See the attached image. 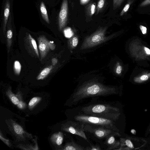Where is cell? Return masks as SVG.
Returning a JSON list of instances; mask_svg holds the SVG:
<instances>
[{"instance_id": "obj_1", "label": "cell", "mask_w": 150, "mask_h": 150, "mask_svg": "<svg viewBox=\"0 0 150 150\" xmlns=\"http://www.w3.org/2000/svg\"><path fill=\"white\" fill-rule=\"evenodd\" d=\"M116 93L114 87L95 81L85 82L73 92L69 99V105L75 106L82 100L98 96H106Z\"/></svg>"}, {"instance_id": "obj_2", "label": "cell", "mask_w": 150, "mask_h": 150, "mask_svg": "<svg viewBox=\"0 0 150 150\" xmlns=\"http://www.w3.org/2000/svg\"><path fill=\"white\" fill-rule=\"evenodd\" d=\"M82 113L85 115L116 120L118 116L117 108L108 103H97L84 106L81 107Z\"/></svg>"}, {"instance_id": "obj_3", "label": "cell", "mask_w": 150, "mask_h": 150, "mask_svg": "<svg viewBox=\"0 0 150 150\" xmlns=\"http://www.w3.org/2000/svg\"><path fill=\"white\" fill-rule=\"evenodd\" d=\"M107 28V26L100 27L93 34L86 37L80 50H84L93 47L112 38L114 34L108 36H105Z\"/></svg>"}, {"instance_id": "obj_4", "label": "cell", "mask_w": 150, "mask_h": 150, "mask_svg": "<svg viewBox=\"0 0 150 150\" xmlns=\"http://www.w3.org/2000/svg\"><path fill=\"white\" fill-rule=\"evenodd\" d=\"M74 119L75 121L84 124L102 126L117 131L114 120L101 117L94 116L79 113L75 115Z\"/></svg>"}, {"instance_id": "obj_5", "label": "cell", "mask_w": 150, "mask_h": 150, "mask_svg": "<svg viewBox=\"0 0 150 150\" xmlns=\"http://www.w3.org/2000/svg\"><path fill=\"white\" fill-rule=\"evenodd\" d=\"M84 123L81 122L68 121L62 125L61 130L78 135L88 141L84 132Z\"/></svg>"}, {"instance_id": "obj_6", "label": "cell", "mask_w": 150, "mask_h": 150, "mask_svg": "<svg viewBox=\"0 0 150 150\" xmlns=\"http://www.w3.org/2000/svg\"><path fill=\"white\" fill-rule=\"evenodd\" d=\"M84 124V131L93 134L99 139L106 138L110 135L115 136L117 134L116 131L104 127L88 124Z\"/></svg>"}, {"instance_id": "obj_7", "label": "cell", "mask_w": 150, "mask_h": 150, "mask_svg": "<svg viewBox=\"0 0 150 150\" xmlns=\"http://www.w3.org/2000/svg\"><path fill=\"white\" fill-rule=\"evenodd\" d=\"M6 122L9 130L19 141L25 140L26 138L32 139L31 134L25 132L21 126L13 120L10 119Z\"/></svg>"}, {"instance_id": "obj_8", "label": "cell", "mask_w": 150, "mask_h": 150, "mask_svg": "<svg viewBox=\"0 0 150 150\" xmlns=\"http://www.w3.org/2000/svg\"><path fill=\"white\" fill-rule=\"evenodd\" d=\"M68 13L67 0H63L58 17V25L59 30H62L66 25Z\"/></svg>"}, {"instance_id": "obj_9", "label": "cell", "mask_w": 150, "mask_h": 150, "mask_svg": "<svg viewBox=\"0 0 150 150\" xmlns=\"http://www.w3.org/2000/svg\"><path fill=\"white\" fill-rule=\"evenodd\" d=\"M38 40L41 59L42 60L45 57L50 49V41L43 35L40 36Z\"/></svg>"}, {"instance_id": "obj_10", "label": "cell", "mask_w": 150, "mask_h": 150, "mask_svg": "<svg viewBox=\"0 0 150 150\" xmlns=\"http://www.w3.org/2000/svg\"><path fill=\"white\" fill-rule=\"evenodd\" d=\"M26 43L29 52L33 55H36L39 57V54L36 41L29 34L26 38Z\"/></svg>"}, {"instance_id": "obj_11", "label": "cell", "mask_w": 150, "mask_h": 150, "mask_svg": "<svg viewBox=\"0 0 150 150\" xmlns=\"http://www.w3.org/2000/svg\"><path fill=\"white\" fill-rule=\"evenodd\" d=\"M114 136L110 135L105 138V144L108 146L106 150H115L118 146L119 143L115 140Z\"/></svg>"}, {"instance_id": "obj_12", "label": "cell", "mask_w": 150, "mask_h": 150, "mask_svg": "<svg viewBox=\"0 0 150 150\" xmlns=\"http://www.w3.org/2000/svg\"><path fill=\"white\" fill-rule=\"evenodd\" d=\"M64 135L61 132L54 133L51 136L50 139L51 142L58 146H61L63 141Z\"/></svg>"}, {"instance_id": "obj_13", "label": "cell", "mask_w": 150, "mask_h": 150, "mask_svg": "<svg viewBox=\"0 0 150 150\" xmlns=\"http://www.w3.org/2000/svg\"><path fill=\"white\" fill-rule=\"evenodd\" d=\"M62 150H85L86 148L80 146L73 141L66 143Z\"/></svg>"}, {"instance_id": "obj_14", "label": "cell", "mask_w": 150, "mask_h": 150, "mask_svg": "<svg viewBox=\"0 0 150 150\" xmlns=\"http://www.w3.org/2000/svg\"><path fill=\"white\" fill-rule=\"evenodd\" d=\"M10 4L9 0H6L4 12L3 30L5 34L6 27L10 13Z\"/></svg>"}, {"instance_id": "obj_15", "label": "cell", "mask_w": 150, "mask_h": 150, "mask_svg": "<svg viewBox=\"0 0 150 150\" xmlns=\"http://www.w3.org/2000/svg\"><path fill=\"white\" fill-rule=\"evenodd\" d=\"M6 94L13 104L17 105L18 103L19 100L18 93L15 95L13 93L11 87H9L8 88L6 91Z\"/></svg>"}, {"instance_id": "obj_16", "label": "cell", "mask_w": 150, "mask_h": 150, "mask_svg": "<svg viewBox=\"0 0 150 150\" xmlns=\"http://www.w3.org/2000/svg\"><path fill=\"white\" fill-rule=\"evenodd\" d=\"M40 10L43 19L47 23H49L50 21L47 11L45 4L42 1L41 2L40 4Z\"/></svg>"}, {"instance_id": "obj_17", "label": "cell", "mask_w": 150, "mask_h": 150, "mask_svg": "<svg viewBox=\"0 0 150 150\" xmlns=\"http://www.w3.org/2000/svg\"><path fill=\"white\" fill-rule=\"evenodd\" d=\"M52 69V66H50L44 68L38 76L37 79L39 80L44 79L50 73Z\"/></svg>"}, {"instance_id": "obj_18", "label": "cell", "mask_w": 150, "mask_h": 150, "mask_svg": "<svg viewBox=\"0 0 150 150\" xmlns=\"http://www.w3.org/2000/svg\"><path fill=\"white\" fill-rule=\"evenodd\" d=\"M7 47L8 52L10 50V47L12 42L13 33L12 30L10 29L8 30L7 32Z\"/></svg>"}, {"instance_id": "obj_19", "label": "cell", "mask_w": 150, "mask_h": 150, "mask_svg": "<svg viewBox=\"0 0 150 150\" xmlns=\"http://www.w3.org/2000/svg\"><path fill=\"white\" fill-rule=\"evenodd\" d=\"M41 98L35 97L32 98L28 103V107L30 110L33 109L41 100Z\"/></svg>"}, {"instance_id": "obj_20", "label": "cell", "mask_w": 150, "mask_h": 150, "mask_svg": "<svg viewBox=\"0 0 150 150\" xmlns=\"http://www.w3.org/2000/svg\"><path fill=\"white\" fill-rule=\"evenodd\" d=\"M96 9V4L95 3L89 4L87 9V12L90 16H92L95 13Z\"/></svg>"}, {"instance_id": "obj_21", "label": "cell", "mask_w": 150, "mask_h": 150, "mask_svg": "<svg viewBox=\"0 0 150 150\" xmlns=\"http://www.w3.org/2000/svg\"><path fill=\"white\" fill-rule=\"evenodd\" d=\"M21 69V66L20 62L17 60L15 61L14 63L13 69L15 74L19 75Z\"/></svg>"}, {"instance_id": "obj_22", "label": "cell", "mask_w": 150, "mask_h": 150, "mask_svg": "<svg viewBox=\"0 0 150 150\" xmlns=\"http://www.w3.org/2000/svg\"><path fill=\"white\" fill-rule=\"evenodd\" d=\"M78 43V39L76 36H73L69 40V45L72 49L75 48Z\"/></svg>"}, {"instance_id": "obj_23", "label": "cell", "mask_w": 150, "mask_h": 150, "mask_svg": "<svg viewBox=\"0 0 150 150\" xmlns=\"http://www.w3.org/2000/svg\"><path fill=\"white\" fill-rule=\"evenodd\" d=\"M134 0H128L127 3L125 6L120 13V16H122L128 10L130 5L133 2Z\"/></svg>"}, {"instance_id": "obj_24", "label": "cell", "mask_w": 150, "mask_h": 150, "mask_svg": "<svg viewBox=\"0 0 150 150\" xmlns=\"http://www.w3.org/2000/svg\"><path fill=\"white\" fill-rule=\"evenodd\" d=\"M106 0H99L98 1L97 6V14H98L102 10L104 6Z\"/></svg>"}, {"instance_id": "obj_25", "label": "cell", "mask_w": 150, "mask_h": 150, "mask_svg": "<svg viewBox=\"0 0 150 150\" xmlns=\"http://www.w3.org/2000/svg\"><path fill=\"white\" fill-rule=\"evenodd\" d=\"M20 148L23 149L27 150L28 147V149H32V150H37L38 149V147L37 146H32L31 145H23L22 144H19L18 146Z\"/></svg>"}, {"instance_id": "obj_26", "label": "cell", "mask_w": 150, "mask_h": 150, "mask_svg": "<svg viewBox=\"0 0 150 150\" xmlns=\"http://www.w3.org/2000/svg\"><path fill=\"white\" fill-rule=\"evenodd\" d=\"M64 35L67 38H70L72 37L73 33L71 28L68 27L65 28L64 31Z\"/></svg>"}, {"instance_id": "obj_27", "label": "cell", "mask_w": 150, "mask_h": 150, "mask_svg": "<svg viewBox=\"0 0 150 150\" xmlns=\"http://www.w3.org/2000/svg\"><path fill=\"white\" fill-rule=\"evenodd\" d=\"M18 93L19 101L17 105V106L19 108L21 109H23L25 107L26 104L21 99V94L19 92H18Z\"/></svg>"}, {"instance_id": "obj_28", "label": "cell", "mask_w": 150, "mask_h": 150, "mask_svg": "<svg viewBox=\"0 0 150 150\" xmlns=\"http://www.w3.org/2000/svg\"><path fill=\"white\" fill-rule=\"evenodd\" d=\"M124 0H113V9L115 10L119 8Z\"/></svg>"}, {"instance_id": "obj_29", "label": "cell", "mask_w": 150, "mask_h": 150, "mask_svg": "<svg viewBox=\"0 0 150 150\" xmlns=\"http://www.w3.org/2000/svg\"><path fill=\"white\" fill-rule=\"evenodd\" d=\"M0 139L8 146L10 147L11 146V144L9 140L8 139H5L3 137V136L2 135L1 132H0Z\"/></svg>"}, {"instance_id": "obj_30", "label": "cell", "mask_w": 150, "mask_h": 150, "mask_svg": "<svg viewBox=\"0 0 150 150\" xmlns=\"http://www.w3.org/2000/svg\"><path fill=\"white\" fill-rule=\"evenodd\" d=\"M86 150H101V149L98 145H91L90 146H88L86 148Z\"/></svg>"}, {"instance_id": "obj_31", "label": "cell", "mask_w": 150, "mask_h": 150, "mask_svg": "<svg viewBox=\"0 0 150 150\" xmlns=\"http://www.w3.org/2000/svg\"><path fill=\"white\" fill-rule=\"evenodd\" d=\"M150 5V0H144L140 4V6L143 7Z\"/></svg>"}, {"instance_id": "obj_32", "label": "cell", "mask_w": 150, "mask_h": 150, "mask_svg": "<svg viewBox=\"0 0 150 150\" xmlns=\"http://www.w3.org/2000/svg\"><path fill=\"white\" fill-rule=\"evenodd\" d=\"M139 28L142 33L144 34H146L147 31V29L146 27L144 26L140 25L139 26Z\"/></svg>"}, {"instance_id": "obj_33", "label": "cell", "mask_w": 150, "mask_h": 150, "mask_svg": "<svg viewBox=\"0 0 150 150\" xmlns=\"http://www.w3.org/2000/svg\"><path fill=\"white\" fill-rule=\"evenodd\" d=\"M122 70V67L120 65H118L116 68V72L118 74H120Z\"/></svg>"}, {"instance_id": "obj_34", "label": "cell", "mask_w": 150, "mask_h": 150, "mask_svg": "<svg viewBox=\"0 0 150 150\" xmlns=\"http://www.w3.org/2000/svg\"><path fill=\"white\" fill-rule=\"evenodd\" d=\"M126 145L129 147L130 148H133V145L131 141L128 139H127L125 142Z\"/></svg>"}, {"instance_id": "obj_35", "label": "cell", "mask_w": 150, "mask_h": 150, "mask_svg": "<svg viewBox=\"0 0 150 150\" xmlns=\"http://www.w3.org/2000/svg\"><path fill=\"white\" fill-rule=\"evenodd\" d=\"M90 0H80V4L82 5H84L87 4Z\"/></svg>"}, {"instance_id": "obj_36", "label": "cell", "mask_w": 150, "mask_h": 150, "mask_svg": "<svg viewBox=\"0 0 150 150\" xmlns=\"http://www.w3.org/2000/svg\"><path fill=\"white\" fill-rule=\"evenodd\" d=\"M50 49L51 50H53L55 49V46L53 42L51 41H50Z\"/></svg>"}, {"instance_id": "obj_37", "label": "cell", "mask_w": 150, "mask_h": 150, "mask_svg": "<svg viewBox=\"0 0 150 150\" xmlns=\"http://www.w3.org/2000/svg\"><path fill=\"white\" fill-rule=\"evenodd\" d=\"M57 59L55 58H53L52 59V64L53 65H55L57 62Z\"/></svg>"}, {"instance_id": "obj_38", "label": "cell", "mask_w": 150, "mask_h": 150, "mask_svg": "<svg viewBox=\"0 0 150 150\" xmlns=\"http://www.w3.org/2000/svg\"><path fill=\"white\" fill-rule=\"evenodd\" d=\"M140 79L142 80L146 81L148 79V77L146 75H144L141 76Z\"/></svg>"}, {"instance_id": "obj_39", "label": "cell", "mask_w": 150, "mask_h": 150, "mask_svg": "<svg viewBox=\"0 0 150 150\" xmlns=\"http://www.w3.org/2000/svg\"><path fill=\"white\" fill-rule=\"evenodd\" d=\"M144 49L147 54H150V50L147 47H145Z\"/></svg>"}]
</instances>
